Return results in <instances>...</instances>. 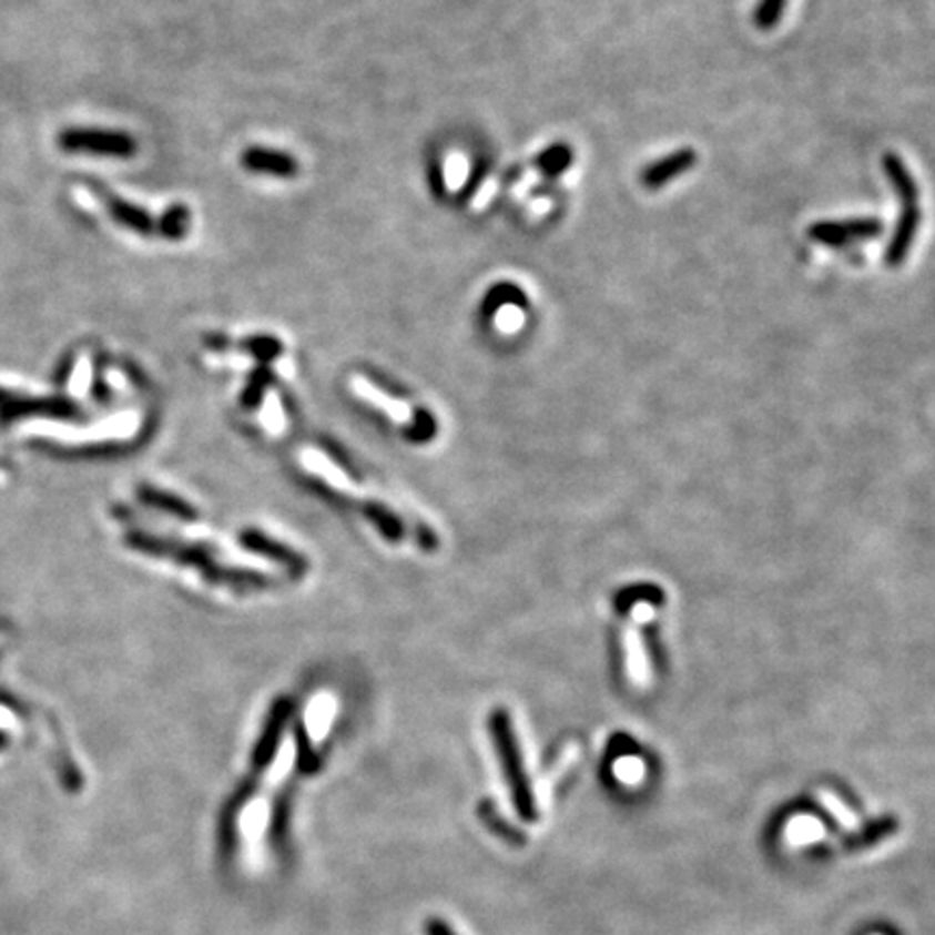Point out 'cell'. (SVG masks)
Listing matches in <instances>:
<instances>
[{
  "label": "cell",
  "instance_id": "7a4b0ae2",
  "mask_svg": "<svg viewBox=\"0 0 935 935\" xmlns=\"http://www.w3.org/2000/svg\"><path fill=\"white\" fill-rule=\"evenodd\" d=\"M494 743H496V750H498V756H500L502 771L507 775L516 810L520 812V816L525 821H535L537 810H535L533 791L529 786V780H527V773H525V766H522V758H520L518 745L514 741V734L509 730V723L502 714H498L494 719Z\"/></svg>",
  "mask_w": 935,
  "mask_h": 935
},
{
  "label": "cell",
  "instance_id": "4fadbf2b",
  "mask_svg": "<svg viewBox=\"0 0 935 935\" xmlns=\"http://www.w3.org/2000/svg\"><path fill=\"white\" fill-rule=\"evenodd\" d=\"M470 174V163L461 152L448 154L445 163V182L448 191H459Z\"/></svg>",
  "mask_w": 935,
  "mask_h": 935
},
{
  "label": "cell",
  "instance_id": "30bf717a",
  "mask_svg": "<svg viewBox=\"0 0 935 935\" xmlns=\"http://www.w3.org/2000/svg\"><path fill=\"white\" fill-rule=\"evenodd\" d=\"M507 304L525 306L527 304V297H525V293L518 286L505 282V284L494 286L490 293H488V297L484 302V311L496 312L500 306H507Z\"/></svg>",
  "mask_w": 935,
  "mask_h": 935
},
{
  "label": "cell",
  "instance_id": "8992f818",
  "mask_svg": "<svg viewBox=\"0 0 935 935\" xmlns=\"http://www.w3.org/2000/svg\"><path fill=\"white\" fill-rule=\"evenodd\" d=\"M352 388L356 390L357 397H362L364 402H368L370 405H375L377 409L386 411L395 423H399V425H411L414 423V414H411V409H409L407 403L393 399L390 395H386L384 390H379L377 386H373L368 379L357 377L356 375L354 382H352Z\"/></svg>",
  "mask_w": 935,
  "mask_h": 935
},
{
  "label": "cell",
  "instance_id": "2e32d148",
  "mask_svg": "<svg viewBox=\"0 0 935 935\" xmlns=\"http://www.w3.org/2000/svg\"><path fill=\"white\" fill-rule=\"evenodd\" d=\"M496 191H498V180H486V182L481 184V189L477 191V195L472 197V204H470V206H472V211H477V213H479V211H484V209L490 204L491 197L496 195Z\"/></svg>",
  "mask_w": 935,
  "mask_h": 935
},
{
  "label": "cell",
  "instance_id": "9c48e42d",
  "mask_svg": "<svg viewBox=\"0 0 935 935\" xmlns=\"http://www.w3.org/2000/svg\"><path fill=\"white\" fill-rule=\"evenodd\" d=\"M789 0H758L754 9V24L760 31H771L780 24Z\"/></svg>",
  "mask_w": 935,
  "mask_h": 935
},
{
  "label": "cell",
  "instance_id": "52a82bcc",
  "mask_svg": "<svg viewBox=\"0 0 935 935\" xmlns=\"http://www.w3.org/2000/svg\"><path fill=\"white\" fill-rule=\"evenodd\" d=\"M572 161H575V152L566 143H557V145H550L548 150H543L537 156L533 172L537 176L552 179V176L563 174L572 165Z\"/></svg>",
  "mask_w": 935,
  "mask_h": 935
},
{
  "label": "cell",
  "instance_id": "277c9868",
  "mask_svg": "<svg viewBox=\"0 0 935 935\" xmlns=\"http://www.w3.org/2000/svg\"><path fill=\"white\" fill-rule=\"evenodd\" d=\"M695 163H698V152L695 150H691V148L675 150V152H671L668 156L650 163L641 172V182L650 191L663 189L669 182L684 176L691 167H695Z\"/></svg>",
  "mask_w": 935,
  "mask_h": 935
},
{
  "label": "cell",
  "instance_id": "7c38bea8",
  "mask_svg": "<svg viewBox=\"0 0 935 935\" xmlns=\"http://www.w3.org/2000/svg\"><path fill=\"white\" fill-rule=\"evenodd\" d=\"M626 646H628V671H630V678L637 684H646L648 682V661H646V654H643V648H641L639 637L634 632H628V643Z\"/></svg>",
  "mask_w": 935,
  "mask_h": 935
},
{
  "label": "cell",
  "instance_id": "5bb4252c",
  "mask_svg": "<svg viewBox=\"0 0 935 935\" xmlns=\"http://www.w3.org/2000/svg\"><path fill=\"white\" fill-rule=\"evenodd\" d=\"M494 321H496V327L500 332H516L525 321V311H522V306L507 304V306H500L498 311L494 312Z\"/></svg>",
  "mask_w": 935,
  "mask_h": 935
},
{
  "label": "cell",
  "instance_id": "6da1fadb",
  "mask_svg": "<svg viewBox=\"0 0 935 935\" xmlns=\"http://www.w3.org/2000/svg\"><path fill=\"white\" fill-rule=\"evenodd\" d=\"M884 174L892 184L896 200H898V217L894 223V232H892L891 243L886 250V265L891 268L901 267L916 241V234L921 230V222H923V211H921V189L916 184V180L912 176L909 167L905 165V161L888 152L882 161Z\"/></svg>",
  "mask_w": 935,
  "mask_h": 935
},
{
  "label": "cell",
  "instance_id": "e0dca14e",
  "mask_svg": "<svg viewBox=\"0 0 935 935\" xmlns=\"http://www.w3.org/2000/svg\"><path fill=\"white\" fill-rule=\"evenodd\" d=\"M425 935H457V932L446 921H443V918L431 916L425 923Z\"/></svg>",
  "mask_w": 935,
  "mask_h": 935
},
{
  "label": "cell",
  "instance_id": "ba28073f",
  "mask_svg": "<svg viewBox=\"0 0 935 935\" xmlns=\"http://www.w3.org/2000/svg\"><path fill=\"white\" fill-rule=\"evenodd\" d=\"M85 145L88 150H98V152H106V154H131L133 152V143L129 136H120V134L106 133H88L83 139L72 141V145Z\"/></svg>",
  "mask_w": 935,
  "mask_h": 935
},
{
  "label": "cell",
  "instance_id": "3957f363",
  "mask_svg": "<svg viewBox=\"0 0 935 935\" xmlns=\"http://www.w3.org/2000/svg\"><path fill=\"white\" fill-rule=\"evenodd\" d=\"M884 232V223L875 217H853L836 222H816L810 225L807 236L823 247H848L855 243L873 241Z\"/></svg>",
  "mask_w": 935,
  "mask_h": 935
},
{
  "label": "cell",
  "instance_id": "ac0fdd59",
  "mask_svg": "<svg viewBox=\"0 0 935 935\" xmlns=\"http://www.w3.org/2000/svg\"><path fill=\"white\" fill-rule=\"evenodd\" d=\"M265 423H267L271 429H282V425H284V418H282V409H280V403L275 402L273 397L267 402V411H265Z\"/></svg>",
  "mask_w": 935,
  "mask_h": 935
},
{
  "label": "cell",
  "instance_id": "8fae6325",
  "mask_svg": "<svg viewBox=\"0 0 935 935\" xmlns=\"http://www.w3.org/2000/svg\"><path fill=\"white\" fill-rule=\"evenodd\" d=\"M481 819H484V823L490 827L491 832L496 834V836H500L502 841H507V843H511V845H522L525 843V836L518 832V830H514L494 807H491V803H486L484 807H481Z\"/></svg>",
  "mask_w": 935,
  "mask_h": 935
},
{
  "label": "cell",
  "instance_id": "5b68a950",
  "mask_svg": "<svg viewBox=\"0 0 935 935\" xmlns=\"http://www.w3.org/2000/svg\"><path fill=\"white\" fill-rule=\"evenodd\" d=\"M241 163L250 170V172H263L268 176H280V179H291L297 172V161L286 154V152H277V150H267V148H250Z\"/></svg>",
  "mask_w": 935,
  "mask_h": 935
},
{
  "label": "cell",
  "instance_id": "9a60e30c",
  "mask_svg": "<svg viewBox=\"0 0 935 935\" xmlns=\"http://www.w3.org/2000/svg\"><path fill=\"white\" fill-rule=\"evenodd\" d=\"M186 227H189V211H186L184 206H176V209H172V211L163 217V223H161V230H163L167 236H182V234L186 232Z\"/></svg>",
  "mask_w": 935,
  "mask_h": 935
}]
</instances>
